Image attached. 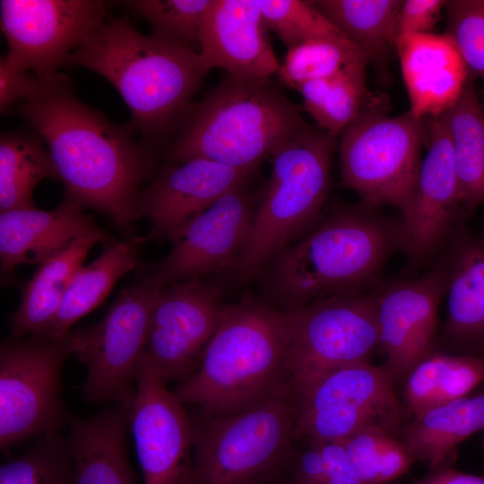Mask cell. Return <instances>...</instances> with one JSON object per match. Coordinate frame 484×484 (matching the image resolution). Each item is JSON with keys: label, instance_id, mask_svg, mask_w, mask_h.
<instances>
[{"label": "cell", "instance_id": "b9f144b4", "mask_svg": "<svg viewBox=\"0 0 484 484\" xmlns=\"http://www.w3.org/2000/svg\"><path fill=\"white\" fill-rule=\"evenodd\" d=\"M430 469L427 475L410 484H484V476L462 472L445 463Z\"/></svg>", "mask_w": 484, "mask_h": 484}, {"label": "cell", "instance_id": "ac0fdd59", "mask_svg": "<svg viewBox=\"0 0 484 484\" xmlns=\"http://www.w3.org/2000/svg\"><path fill=\"white\" fill-rule=\"evenodd\" d=\"M252 172L206 159L167 163L140 191L136 219L147 218L145 240L174 241L198 215L229 192L247 185Z\"/></svg>", "mask_w": 484, "mask_h": 484}, {"label": "cell", "instance_id": "836d02e7", "mask_svg": "<svg viewBox=\"0 0 484 484\" xmlns=\"http://www.w3.org/2000/svg\"><path fill=\"white\" fill-rule=\"evenodd\" d=\"M360 62L368 60L346 37L318 39L289 49L276 74L297 91L308 81L332 77Z\"/></svg>", "mask_w": 484, "mask_h": 484}, {"label": "cell", "instance_id": "f1b7e54d", "mask_svg": "<svg viewBox=\"0 0 484 484\" xmlns=\"http://www.w3.org/2000/svg\"><path fill=\"white\" fill-rule=\"evenodd\" d=\"M484 381V359L435 353L406 378L404 397L416 416L463 397Z\"/></svg>", "mask_w": 484, "mask_h": 484}, {"label": "cell", "instance_id": "7c38bea8", "mask_svg": "<svg viewBox=\"0 0 484 484\" xmlns=\"http://www.w3.org/2000/svg\"><path fill=\"white\" fill-rule=\"evenodd\" d=\"M393 383L385 366L368 361L327 373L298 394L296 436L341 441L369 426L393 432L401 415Z\"/></svg>", "mask_w": 484, "mask_h": 484}, {"label": "cell", "instance_id": "7bdbcfd3", "mask_svg": "<svg viewBox=\"0 0 484 484\" xmlns=\"http://www.w3.org/2000/svg\"><path fill=\"white\" fill-rule=\"evenodd\" d=\"M483 107H484V103H482Z\"/></svg>", "mask_w": 484, "mask_h": 484}, {"label": "cell", "instance_id": "f35d334b", "mask_svg": "<svg viewBox=\"0 0 484 484\" xmlns=\"http://www.w3.org/2000/svg\"><path fill=\"white\" fill-rule=\"evenodd\" d=\"M293 484H362L340 441H310L299 454Z\"/></svg>", "mask_w": 484, "mask_h": 484}, {"label": "cell", "instance_id": "8992f818", "mask_svg": "<svg viewBox=\"0 0 484 484\" xmlns=\"http://www.w3.org/2000/svg\"><path fill=\"white\" fill-rule=\"evenodd\" d=\"M338 136L307 125L271 157L272 173L233 273L247 280L306 235L320 217Z\"/></svg>", "mask_w": 484, "mask_h": 484}, {"label": "cell", "instance_id": "4fadbf2b", "mask_svg": "<svg viewBox=\"0 0 484 484\" xmlns=\"http://www.w3.org/2000/svg\"><path fill=\"white\" fill-rule=\"evenodd\" d=\"M6 56L39 80L56 76L68 56L107 19L99 0H2Z\"/></svg>", "mask_w": 484, "mask_h": 484}, {"label": "cell", "instance_id": "5bb4252c", "mask_svg": "<svg viewBox=\"0 0 484 484\" xmlns=\"http://www.w3.org/2000/svg\"><path fill=\"white\" fill-rule=\"evenodd\" d=\"M220 292L201 277L169 284L157 295L144 357L166 383L179 384L198 367L221 318Z\"/></svg>", "mask_w": 484, "mask_h": 484}, {"label": "cell", "instance_id": "5b68a950", "mask_svg": "<svg viewBox=\"0 0 484 484\" xmlns=\"http://www.w3.org/2000/svg\"><path fill=\"white\" fill-rule=\"evenodd\" d=\"M307 125L270 78L228 74L180 118L168 163L200 158L252 172Z\"/></svg>", "mask_w": 484, "mask_h": 484}, {"label": "cell", "instance_id": "d6a6232c", "mask_svg": "<svg viewBox=\"0 0 484 484\" xmlns=\"http://www.w3.org/2000/svg\"><path fill=\"white\" fill-rule=\"evenodd\" d=\"M362 484H385L405 474L414 462L403 442L379 426L361 428L340 441Z\"/></svg>", "mask_w": 484, "mask_h": 484}, {"label": "cell", "instance_id": "d590c367", "mask_svg": "<svg viewBox=\"0 0 484 484\" xmlns=\"http://www.w3.org/2000/svg\"><path fill=\"white\" fill-rule=\"evenodd\" d=\"M211 3L212 0H133L124 4L148 22L151 37L197 52L195 47L200 48L202 24Z\"/></svg>", "mask_w": 484, "mask_h": 484}, {"label": "cell", "instance_id": "ba28073f", "mask_svg": "<svg viewBox=\"0 0 484 484\" xmlns=\"http://www.w3.org/2000/svg\"><path fill=\"white\" fill-rule=\"evenodd\" d=\"M338 150L343 186L362 202L390 205L405 220L411 211L428 142L424 120L409 112L391 117L370 102L339 135Z\"/></svg>", "mask_w": 484, "mask_h": 484}, {"label": "cell", "instance_id": "1f68e13d", "mask_svg": "<svg viewBox=\"0 0 484 484\" xmlns=\"http://www.w3.org/2000/svg\"><path fill=\"white\" fill-rule=\"evenodd\" d=\"M367 65V62L353 64L332 77L312 80L300 87L303 109L321 131L339 137L370 103Z\"/></svg>", "mask_w": 484, "mask_h": 484}, {"label": "cell", "instance_id": "4dcf8cb0", "mask_svg": "<svg viewBox=\"0 0 484 484\" xmlns=\"http://www.w3.org/2000/svg\"><path fill=\"white\" fill-rule=\"evenodd\" d=\"M461 241L446 255V328L458 339L484 333V245Z\"/></svg>", "mask_w": 484, "mask_h": 484}, {"label": "cell", "instance_id": "83f0119b", "mask_svg": "<svg viewBox=\"0 0 484 484\" xmlns=\"http://www.w3.org/2000/svg\"><path fill=\"white\" fill-rule=\"evenodd\" d=\"M484 431V393L433 407L403 430V444L414 461L430 468L445 463L457 445Z\"/></svg>", "mask_w": 484, "mask_h": 484}, {"label": "cell", "instance_id": "8d00e7d4", "mask_svg": "<svg viewBox=\"0 0 484 484\" xmlns=\"http://www.w3.org/2000/svg\"><path fill=\"white\" fill-rule=\"evenodd\" d=\"M259 3L267 28L275 32L288 50L314 39L344 36L312 1L259 0Z\"/></svg>", "mask_w": 484, "mask_h": 484}, {"label": "cell", "instance_id": "ee69618b", "mask_svg": "<svg viewBox=\"0 0 484 484\" xmlns=\"http://www.w3.org/2000/svg\"><path fill=\"white\" fill-rule=\"evenodd\" d=\"M482 243H483V245H484V241H483Z\"/></svg>", "mask_w": 484, "mask_h": 484}, {"label": "cell", "instance_id": "cb8c5ba5", "mask_svg": "<svg viewBox=\"0 0 484 484\" xmlns=\"http://www.w3.org/2000/svg\"><path fill=\"white\" fill-rule=\"evenodd\" d=\"M105 238L103 231L82 238L39 264L22 290L20 306L11 316L12 338L44 337L48 333L88 252Z\"/></svg>", "mask_w": 484, "mask_h": 484}, {"label": "cell", "instance_id": "30bf717a", "mask_svg": "<svg viewBox=\"0 0 484 484\" xmlns=\"http://www.w3.org/2000/svg\"><path fill=\"white\" fill-rule=\"evenodd\" d=\"M297 394L327 373L368 361L378 346L375 295H337L282 312Z\"/></svg>", "mask_w": 484, "mask_h": 484}, {"label": "cell", "instance_id": "74e56055", "mask_svg": "<svg viewBox=\"0 0 484 484\" xmlns=\"http://www.w3.org/2000/svg\"><path fill=\"white\" fill-rule=\"evenodd\" d=\"M445 9V33L456 44L470 73L484 81V0H448Z\"/></svg>", "mask_w": 484, "mask_h": 484}, {"label": "cell", "instance_id": "8fae6325", "mask_svg": "<svg viewBox=\"0 0 484 484\" xmlns=\"http://www.w3.org/2000/svg\"><path fill=\"white\" fill-rule=\"evenodd\" d=\"M65 338H11L0 347V447L58 433L71 414L62 398Z\"/></svg>", "mask_w": 484, "mask_h": 484}, {"label": "cell", "instance_id": "52a82bcc", "mask_svg": "<svg viewBox=\"0 0 484 484\" xmlns=\"http://www.w3.org/2000/svg\"><path fill=\"white\" fill-rule=\"evenodd\" d=\"M298 399L290 382L229 417L194 423L190 484H257L281 462L293 438Z\"/></svg>", "mask_w": 484, "mask_h": 484}, {"label": "cell", "instance_id": "7402d4cb", "mask_svg": "<svg viewBox=\"0 0 484 484\" xmlns=\"http://www.w3.org/2000/svg\"><path fill=\"white\" fill-rule=\"evenodd\" d=\"M103 231L82 206L66 198L52 211L1 212V272L10 275L21 264H41L76 241Z\"/></svg>", "mask_w": 484, "mask_h": 484}, {"label": "cell", "instance_id": "60d3db41", "mask_svg": "<svg viewBox=\"0 0 484 484\" xmlns=\"http://www.w3.org/2000/svg\"><path fill=\"white\" fill-rule=\"evenodd\" d=\"M446 0H402L397 21L399 34H428L438 22ZM397 35V36H398Z\"/></svg>", "mask_w": 484, "mask_h": 484}, {"label": "cell", "instance_id": "2e32d148", "mask_svg": "<svg viewBox=\"0 0 484 484\" xmlns=\"http://www.w3.org/2000/svg\"><path fill=\"white\" fill-rule=\"evenodd\" d=\"M247 185L223 195L192 220L160 261L140 274L163 288L173 282L233 271L248 236L255 208Z\"/></svg>", "mask_w": 484, "mask_h": 484}, {"label": "cell", "instance_id": "3957f363", "mask_svg": "<svg viewBox=\"0 0 484 484\" xmlns=\"http://www.w3.org/2000/svg\"><path fill=\"white\" fill-rule=\"evenodd\" d=\"M401 226L364 202L339 207L275 257L270 287L292 308L365 293L400 249Z\"/></svg>", "mask_w": 484, "mask_h": 484}, {"label": "cell", "instance_id": "e0dca14e", "mask_svg": "<svg viewBox=\"0 0 484 484\" xmlns=\"http://www.w3.org/2000/svg\"><path fill=\"white\" fill-rule=\"evenodd\" d=\"M446 255L418 279L394 282L375 294L378 346L393 379H406L432 354L437 310L447 288Z\"/></svg>", "mask_w": 484, "mask_h": 484}, {"label": "cell", "instance_id": "f546056e", "mask_svg": "<svg viewBox=\"0 0 484 484\" xmlns=\"http://www.w3.org/2000/svg\"><path fill=\"white\" fill-rule=\"evenodd\" d=\"M36 133L5 132L0 138V211L36 208L32 194L45 178L59 180L48 149Z\"/></svg>", "mask_w": 484, "mask_h": 484}, {"label": "cell", "instance_id": "ffe728a7", "mask_svg": "<svg viewBox=\"0 0 484 484\" xmlns=\"http://www.w3.org/2000/svg\"><path fill=\"white\" fill-rule=\"evenodd\" d=\"M259 0H212L204 15L199 57L209 72L267 79L279 63L266 33Z\"/></svg>", "mask_w": 484, "mask_h": 484}, {"label": "cell", "instance_id": "44dd1931", "mask_svg": "<svg viewBox=\"0 0 484 484\" xmlns=\"http://www.w3.org/2000/svg\"><path fill=\"white\" fill-rule=\"evenodd\" d=\"M409 113L419 120L439 117L460 97L470 71L456 44L445 34H399L395 40Z\"/></svg>", "mask_w": 484, "mask_h": 484}, {"label": "cell", "instance_id": "9a60e30c", "mask_svg": "<svg viewBox=\"0 0 484 484\" xmlns=\"http://www.w3.org/2000/svg\"><path fill=\"white\" fill-rule=\"evenodd\" d=\"M166 385L144 357L128 424L144 484H190L194 423Z\"/></svg>", "mask_w": 484, "mask_h": 484}, {"label": "cell", "instance_id": "e575fe53", "mask_svg": "<svg viewBox=\"0 0 484 484\" xmlns=\"http://www.w3.org/2000/svg\"><path fill=\"white\" fill-rule=\"evenodd\" d=\"M0 484H73L67 437L45 435L19 456L0 467Z\"/></svg>", "mask_w": 484, "mask_h": 484}, {"label": "cell", "instance_id": "277c9868", "mask_svg": "<svg viewBox=\"0 0 484 484\" xmlns=\"http://www.w3.org/2000/svg\"><path fill=\"white\" fill-rule=\"evenodd\" d=\"M291 382L282 312L252 299L224 306L196 370L173 391L206 416L238 414Z\"/></svg>", "mask_w": 484, "mask_h": 484}, {"label": "cell", "instance_id": "d4e9b609", "mask_svg": "<svg viewBox=\"0 0 484 484\" xmlns=\"http://www.w3.org/2000/svg\"><path fill=\"white\" fill-rule=\"evenodd\" d=\"M313 4L385 76L402 0H316Z\"/></svg>", "mask_w": 484, "mask_h": 484}, {"label": "cell", "instance_id": "7a4b0ae2", "mask_svg": "<svg viewBox=\"0 0 484 484\" xmlns=\"http://www.w3.org/2000/svg\"><path fill=\"white\" fill-rule=\"evenodd\" d=\"M65 66L86 68L108 80L128 107L130 125L156 152L208 73L197 52L145 36L125 17L107 18Z\"/></svg>", "mask_w": 484, "mask_h": 484}, {"label": "cell", "instance_id": "9c48e42d", "mask_svg": "<svg viewBox=\"0 0 484 484\" xmlns=\"http://www.w3.org/2000/svg\"><path fill=\"white\" fill-rule=\"evenodd\" d=\"M139 277L119 292L99 321L72 330L65 337L70 354L87 367L82 386L87 402H113L127 410L135 398L151 310L162 289Z\"/></svg>", "mask_w": 484, "mask_h": 484}, {"label": "cell", "instance_id": "603a6c76", "mask_svg": "<svg viewBox=\"0 0 484 484\" xmlns=\"http://www.w3.org/2000/svg\"><path fill=\"white\" fill-rule=\"evenodd\" d=\"M127 424L122 406L88 418L71 416L67 439L73 484H135L127 455Z\"/></svg>", "mask_w": 484, "mask_h": 484}, {"label": "cell", "instance_id": "4316f807", "mask_svg": "<svg viewBox=\"0 0 484 484\" xmlns=\"http://www.w3.org/2000/svg\"><path fill=\"white\" fill-rule=\"evenodd\" d=\"M140 238L109 242L91 264L73 276L63 298L56 319L44 336L63 340L73 325L99 307L117 281L137 265Z\"/></svg>", "mask_w": 484, "mask_h": 484}, {"label": "cell", "instance_id": "d6986e66", "mask_svg": "<svg viewBox=\"0 0 484 484\" xmlns=\"http://www.w3.org/2000/svg\"><path fill=\"white\" fill-rule=\"evenodd\" d=\"M428 151L421 160L408 217L402 220L400 249L413 263L428 259L452 232L462 209L447 131L439 119L424 120Z\"/></svg>", "mask_w": 484, "mask_h": 484}, {"label": "cell", "instance_id": "484cf974", "mask_svg": "<svg viewBox=\"0 0 484 484\" xmlns=\"http://www.w3.org/2000/svg\"><path fill=\"white\" fill-rule=\"evenodd\" d=\"M439 119L449 136L462 209L471 212L484 203V107L471 76Z\"/></svg>", "mask_w": 484, "mask_h": 484}, {"label": "cell", "instance_id": "ab89813d", "mask_svg": "<svg viewBox=\"0 0 484 484\" xmlns=\"http://www.w3.org/2000/svg\"><path fill=\"white\" fill-rule=\"evenodd\" d=\"M40 85L31 72L24 69L6 55L0 60V111L8 113L36 93Z\"/></svg>", "mask_w": 484, "mask_h": 484}, {"label": "cell", "instance_id": "6da1fadb", "mask_svg": "<svg viewBox=\"0 0 484 484\" xmlns=\"http://www.w3.org/2000/svg\"><path fill=\"white\" fill-rule=\"evenodd\" d=\"M8 113L45 141L66 199L131 230L140 186L157 163V152L135 138L131 125H117L82 103L61 73L40 81L36 93Z\"/></svg>", "mask_w": 484, "mask_h": 484}]
</instances>
